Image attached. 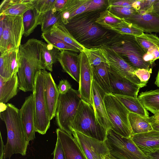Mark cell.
<instances>
[{"mask_svg": "<svg viewBox=\"0 0 159 159\" xmlns=\"http://www.w3.org/2000/svg\"><path fill=\"white\" fill-rule=\"evenodd\" d=\"M100 10L85 12L65 25L75 39L86 48H100L112 37L108 30L96 22Z\"/></svg>", "mask_w": 159, "mask_h": 159, "instance_id": "obj_1", "label": "cell"}, {"mask_svg": "<svg viewBox=\"0 0 159 159\" xmlns=\"http://www.w3.org/2000/svg\"><path fill=\"white\" fill-rule=\"evenodd\" d=\"M0 117L6 125L7 140L5 145V158L10 159L15 154L26 155L29 142L26 139L20 109L11 103L4 104Z\"/></svg>", "mask_w": 159, "mask_h": 159, "instance_id": "obj_2", "label": "cell"}, {"mask_svg": "<svg viewBox=\"0 0 159 159\" xmlns=\"http://www.w3.org/2000/svg\"><path fill=\"white\" fill-rule=\"evenodd\" d=\"M42 42L32 38L20 46L17 53L19 68L17 75L21 82L26 83L33 82L37 73L45 70L41 56Z\"/></svg>", "mask_w": 159, "mask_h": 159, "instance_id": "obj_3", "label": "cell"}, {"mask_svg": "<svg viewBox=\"0 0 159 159\" xmlns=\"http://www.w3.org/2000/svg\"><path fill=\"white\" fill-rule=\"evenodd\" d=\"M104 45L113 49L135 69H144L152 72V65L143 60V57L146 52L135 36L117 34L113 36Z\"/></svg>", "mask_w": 159, "mask_h": 159, "instance_id": "obj_4", "label": "cell"}, {"mask_svg": "<svg viewBox=\"0 0 159 159\" xmlns=\"http://www.w3.org/2000/svg\"><path fill=\"white\" fill-rule=\"evenodd\" d=\"M72 129L102 142L105 141L107 133V130L98 121L93 106L82 100L73 122Z\"/></svg>", "mask_w": 159, "mask_h": 159, "instance_id": "obj_5", "label": "cell"}, {"mask_svg": "<svg viewBox=\"0 0 159 159\" xmlns=\"http://www.w3.org/2000/svg\"><path fill=\"white\" fill-rule=\"evenodd\" d=\"M78 90L73 88L63 94H60L55 114L59 128L72 135V125L81 100Z\"/></svg>", "mask_w": 159, "mask_h": 159, "instance_id": "obj_6", "label": "cell"}, {"mask_svg": "<svg viewBox=\"0 0 159 159\" xmlns=\"http://www.w3.org/2000/svg\"><path fill=\"white\" fill-rule=\"evenodd\" d=\"M105 142L110 154L116 159H148L131 137L122 136L111 129L107 131Z\"/></svg>", "mask_w": 159, "mask_h": 159, "instance_id": "obj_7", "label": "cell"}, {"mask_svg": "<svg viewBox=\"0 0 159 159\" xmlns=\"http://www.w3.org/2000/svg\"><path fill=\"white\" fill-rule=\"evenodd\" d=\"M104 102L111 129L122 136L131 137L132 132L128 118L130 112L111 94L105 95Z\"/></svg>", "mask_w": 159, "mask_h": 159, "instance_id": "obj_8", "label": "cell"}, {"mask_svg": "<svg viewBox=\"0 0 159 159\" xmlns=\"http://www.w3.org/2000/svg\"><path fill=\"white\" fill-rule=\"evenodd\" d=\"M42 70L36 74L33 93L35 131L43 135L50 128L51 120L48 114L44 98V79Z\"/></svg>", "mask_w": 159, "mask_h": 159, "instance_id": "obj_9", "label": "cell"}, {"mask_svg": "<svg viewBox=\"0 0 159 159\" xmlns=\"http://www.w3.org/2000/svg\"><path fill=\"white\" fill-rule=\"evenodd\" d=\"M2 15L3 24V32L0 36L1 53L19 49L24 30L22 16Z\"/></svg>", "mask_w": 159, "mask_h": 159, "instance_id": "obj_10", "label": "cell"}, {"mask_svg": "<svg viewBox=\"0 0 159 159\" xmlns=\"http://www.w3.org/2000/svg\"><path fill=\"white\" fill-rule=\"evenodd\" d=\"M101 47L105 51L111 70L141 88L146 86L147 82H141L134 74L136 69L127 63L115 51L105 45Z\"/></svg>", "mask_w": 159, "mask_h": 159, "instance_id": "obj_11", "label": "cell"}, {"mask_svg": "<svg viewBox=\"0 0 159 159\" xmlns=\"http://www.w3.org/2000/svg\"><path fill=\"white\" fill-rule=\"evenodd\" d=\"M72 134L87 159H105L109 154L104 142L98 141L75 131Z\"/></svg>", "mask_w": 159, "mask_h": 159, "instance_id": "obj_12", "label": "cell"}, {"mask_svg": "<svg viewBox=\"0 0 159 159\" xmlns=\"http://www.w3.org/2000/svg\"><path fill=\"white\" fill-rule=\"evenodd\" d=\"M80 64L79 92L81 99L93 106L92 85L93 80L91 66L84 53L79 54Z\"/></svg>", "mask_w": 159, "mask_h": 159, "instance_id": "obj_13", "label": "cell"}, {"mask_svg": "<svg viewBox=\"0 0 159 159\" xmlns=\"http://www.w3.org/2000/svg\"><path fill=\"white\" fill-rule=\"evenodd\" d=\"M111 94L138 98L140 86L118 74L110 68L109 72Z\"/></svg>", "mask_w": 159, "mask_h": 159, "instance_id": "obj_14", "label": "cell"}, {"mask_svg": "<svg viewBox=\"0 0 159 159\" xmlns=\"http://www.w3.org/2000/svg\"><path fill=\"white\" fill-rule=\"evenodd\" d=\"M42 71L44 79V98L48 114L51 120L55 116L60 93L51 73L45 70Z\"/></svg>", "mask_w": 159, "mask_h": 159, "instance_id": "obj_15", "label": "cell"}, {"mask_svg": "<svg viewBox=\"0 0 159 159\" xmlns=\"http://www.w3.org/2000/svg\"><path fill=\"white\" fill-rule=\"evenodd\" d=\"M106 94L96 82L93 80L92 96L95 116L99 124L107 131L111 129V125L107 115L104 102V97Z\"/></svg>", "mask_w": 159, "mask_h": 159, "instance_id": "obj_16", "label": "cell"}, {"mask_svg": "<svg viewBox=\"0 0 159 159\" xmlns=\"http://www.w3.org/2000/svg\"><path fill=\"white\" fill-rule=\"evenodd\" d=\"M21 118L26 140L29 142L35 138L34 99L33 93L26 98L20 109Z\"/></svg>", "mask_w": 159, "mask_h": 159, "instance_id": "obj_17", "label": "cell"}, {"mask_svg": "<svg viewBox=\"0 0 159 159\" xmlns=\"http://www.w3.org/2000/svg\"><path fill=\"white\" fill-rule=\"evenodd\" d=\"M125 19L144 32H159V16L153 10L146 13L137 12Z\"/></svg>", "mask_w": 159, "mask_h": 159, "instance_id": "obj_18", "label": "cell"}, {"mask_svg": "<svg viewBox=\"0 0 159 159\" xmlns=\"http://www.w3.org/2000/svg\"><path fill=\"white\" fill-rule=\"evenodd\" d=\"M131 138L146 156L159 150V131L154 129L148 132L132 134Z\"/></svg>", "mask_w": 159, "mask_h": 159, "instance_id": "obj_19", "label": "cell"}, {"mask_svg": "<svg viewBox=\"0 0 159 159\" xmlns=\"http://www.w3.org/2000/svg\"><path fill=\"white\" fill-rule=\"evenodd\" d=\"M58 61L62 71L68 74L79 83L80 64L79 54L77 52L66 50H60Z\"/></svg>", "mask_w": 159, "mask_h": 159, "instance_id": "obj_20", "label": "cell"}, {"mask_svg": "<svg viewBox=\"0 0 159 159\" xmlns=\"http://www.w3.org/2000/svg\"><path fill=\"white\" fill-rule=\"evenodd\" d=\"M57 137L62 146L65 159H87L80 147L72 135L59 128L57 129Z\"/></svg>", "mask_w": 159, "mask_h": 159, "instance_id": "obj_21", "label": "cell"}, {"mask_svg": "<svg viewBox=\"0 0 159 159\" xmlns=\"http://www.w3.org/2000/svg\"><path fill=\"white\" fill-rule=\"evenodd\" d=\"M18 50H11L1 53L0 76L8 79L14 74L17 73L19 68Z\"/></svg>", "mask_w": 159, "mask_h": 159, "instance_id": "obj_22", "label": "cell"}, {"mask_svg": "<svg viewBox=\"0 0 159 159\" xmlns=\"http://www.w3.org/2000/svg\"><path fill=\"white\" fill-rule=\"evenodd\" d=\"M32 8V0H4L0 4V15L22 16Z\"/></svg>", "mask_w": 159, "mask_h": 159, "instance_id": "obj_23", "label": "cell"}, {"mask_svg": "<svg viewBox=\"0 0 159 159\" xmlns=\"http://www.w3.org/2000/svg\"><path fill=\"white\" fill-rule=\"evenodd\" d=\"M91 0H68L61 11L62 21L65 25L74 17L85 12Z\"/></svg>", "mask_w": 159, "mask_h": 159, "instance_id": "obj_24", "label": "cell"}, {"mask_svg": "<svg viewBox=\"0 0 159 159\" xmlns=\"http://www.w3.org/2000/svg\"><path fill=\"white\" fill-rule=\"evenodd\" d=\"M18 80L17 73L8 79L0 76V103L6 104L17 93Z\"/></svg>", "mask_w": 159, "mask_h": 159, "instance_id": "obj_25", "label": "cell"}, {"mask_svg": "<svg viewBox=\"0 0 159 159\" xmlns=\"http://www.w3.org/2000/svg\"><path fill=\"white\" fill-rule=\"evenodd\" d=\"M91 67L93 80L106 94H111L109 75L110 69L109 65L102 62L97 66H91Z\"/></svg>", "mask_w": 159, "mask_h": 159, "instance_id": "obj_26", "label": "cell"}, {"mask_svg": "<svg viewBox=\"0 0 159 159\" xmlns=\"http://www.w3.org/2000/svg\"><path fill=\"white\" fill-rule=\"evenodd\" d=\"M41 51L42 62L45 69L52 71L53 64L58 61L60 50L43 42Z\"/></svg>", "mask_w": 159, "mask_h": 159, "instance_id": "obj_27", "label": "cell"}, {"mask_svg": "<svg viewBox=\"0 0 159 159\" xmlns=\"http://www.w3.org/2000/svg\"><path fill=\"white\" fill-rule=\"evenodd\" d=\"M39 22L42 31L48 32L56 25L62 23L61 12L57 11L54 8L40 13Z\"/></svg>", "mask_w": 159, "mask_h": 159, "instance_id": "obj_28", "label": "cell"}, {"mask_svg": "<svg viewBox=\"0 0 159 159\" xmlns=\"http://www.w3.org/2000/svg\"><path fill=\"white\" fill-rule=\"evenodd\" d=\"M138 98L147 110L153 114L159 111V89L142 92Z\"/></svg>", "mask_w": 159, "mask_h": 159, "instance_id": "obj_29", "label": "cell"}, {"mask_svg": "<svg viewBox=\"0 0 159 159\" xmlns=\"http://www.w3.org/2000/svg\"><path fill=\"white\" fill-rule=\"evenodd\" d=\"M131 112L144 117H148L149 113L138 98L120 95H114Z\"/></svg>", "mask_w": 159, "mask_h": 159, "instance_id": "obj_30", "label": "cell"}, {"mask_svg": "<svg viewBox=\"0 0 159 159\" xmlns=\"http://www.w3.org/2000/svg\"><path fill=\"white\" fill-rule=\"evenodd\" d=\"M47 32L75 47L80 52L85 48L75 39L63 23L56 25L49 32Z\"/></svg>", "mask_w": 159, "mask_h": 159, "instance_id": "obj_31", "label": "cell"}, {"mask_svg": "<svg viewBox=\"0 0 159 159\" xmlns=\"http://www.w3.org/2000/svg\"><path fill=\"white\" fill-rule=\"evenodd\" d=\"M40 14L35 8H32L23 14L22 18L24 36L27 37L29 36L34 32L37 25H39Z\"/></svg>", "mask_w": 159, "mask_h": 159, "instance_id": "obj_32", "label": "cell"}, {"mask_svg": "<svg viewBox=\"0 0 159 159\" xmlns=\"http://www.w3.org/2000/svg\"><path fill=\"white\" fill-rule=\"evenodd\" d=\"M128 118L132 134L144 133L153 129L151 124L146 120L145 117L130 112Z\"/></svg>", "mask_w": 159, "mask_h": 159, "instance_id": "obj_33", "label": "cell"}, {"mask_svg": "<svg viewBox=\"0 0 159 159\" xmlns=\"http://www.w3.org/2000/svg\"><path fill=\"white\" fill-rule=\"evenodd\" d=\"M123 20L106 9L100 12L96 22L103 28L111 30L112 27L121 23Z\"/></svg>", "mask_w": 159, "mask_h": 159, "instance_id": "obj_34", "label": "cell"}, {"mask_svg": "<svg viewBox=\"0 0 159 159\" xmlns=\"http://www.w3.org/2000/svg\"><path fill=\"white\" fill-rule=\"evenodd\" d=\"M82 51L85 54L91 66H97L102 62L109 64L105 51L101 47L90 48L85 47Z\"/></svg>", "mask_w": 159, "mask_h": 159, "instance_id": "obj_35", "label": "cell"}, {"mask_svg": "<svg viewBox=\"0 0 159 159\" xmlns=\"http://www.w3.org/2000/svg\"><path fill=\"white\" fill-rule=\"evenodd\" d=\"M111 30L118 34L130 35L135 36H139L144 33L143 30L124 19L121 23L112 27Z\"/></svg>", "mask_w": 159, "mask_h": 159, "instance_id": "obj_36", "label": "cell"}, {"mask_svg": "<svg viewBox=\"0 0 159 159\" xmlns=\"http://www.w3.org/2000/svg\"><path fill=\"white\" fill-rule=\"evenodd\" d=\"M41 37L47 42L48 44L52 45L60 50H68L77 53H80V52L75 47L51 35L48 32H42Z\"/></svg>", "mask_w": 159, "mask_h": 159, "instance_id": "obj_37", "label": "cell"}, {"mask_svg": "<svg viewBox=\"0 0 159 159\" xmlns=\"http://www.w3.org/2000/svg\"><path fill=\"white\" fill-rule=\"evenodd\" d=\"M135 37L146 53L151 48L154 47L159 48V37L155 34L143 33L141 35Z\"/></svg>", "mask_w": 159, "mask_h": 159, "instance_id": "obj_38", "label": "cell"}, {"mask_svg": "<svg viewBox=\"0 0 159 159\" xmlns=\"http://www.w3.org/2000/svg\"><path fill=\"white\" fill-rule=\"evenodd\" d=\"M55 0H32L34 8L42 13L54 8Z\"/></svg>", "mask_w": 159, "mask_h": 159, "instance_id": "obj_39", "label": "cell"}, {"mask_svg": "<svg viewBox=\"0 0 159 159\" xmlns=\"http://www.w3.org/2000/svg\"><path fill=\"white\" fill-rule=\"evenodd\" d=\"M106 9L118 17L124 19L137 12L134 9H128L120 7L107 6Z\"/></svg>", "mask_w": 159, "mask_h": 159, "instance_id": "obj_40", "label": "cell"}, {"mask_svg": "<svg viewBox=\"0 0 159 159\" xmlns=\"http://www.w3.org/2000/svg\"><path fill=\"white\" fill-rule=\"evenodd\" d=\"M159 58V48L154 47L149 48L143 57V60L146 62L153 65L155 61Z\"/></svg>", "mask_w": 159, "mask_h": 159, "instance_id": "obj_41", "label": "cell"}, {"mask_svg": "<svg viewBox=\"0 0 159 159\" xmlns=\"http://www.w3.org/2000/svg\"><path fill=\"white\" fill-rule=\"evenodd\" d=\"M134 1V0H107V6L120 7L128 9H134L132 5Z\"/></svg>", "mask_w": 159, "mask_h": 159, "instance_id": "obj_42", "label": "cell"}, {"mask_svg": "<svg viewBox=\"0 0 159 159\" xmlns=\"http://www.w3.org/2000/svg\"><path fill=\"white\" fill-rule=\"evenodd\" d=\"M107 4V0H91L90 4L85 12L101 10Z\"/></svg>", "mask_w": 159, "mask_h": 159, "instance_id": "obj_43", "label": "cell"}, {"mask_svg": "<svg viewBox=\"0 0 159 159\" xmlns=\"http://www.w3.org/2000/svg\"><path fill=\"white\" fill-rule=\"evenodd\" d=\"M156 0H141L139 13H146L152 11L153 10V5Z\"/></svg>", "mask_w": 159, "mask_h": 159, "instance_id": "obj_44", "label": "cell"}, {"mask_svg": "<svg viewBox=\"0 0 159 159\" xmlns=\"http://www.w3.org/2000/svg\"><path fill=\"white\" fill-rule=\"evenodd\" d=\"M53 159H65V154L61 143L57 137L55 147L52 153Z\"/></svg>", "mask_w": 159, "mask_h": 159, "instance_id": "obj_45", "label": "cell"}, {"mask_svg": "<svg viewBox=\"0 0 159 159\" xmlns=\"http://www.w3.org/2000/svg\"><path fill=\"white\" fill-rule=\"evenodd\" d=\"M152 73L147 69H135L134 74L141 82L148 83L150 77V73Z\"/></svg>", "mask_w": 159, "mask_h": 159, "instance_id": "obj_46", "label": "cell"}, {"mask_svg": "<svg viewBox=\"0 0 159 159\" xmlns=\"http://www.w3.org/2000/svg\"><path fill=\"white\" fill-rule=\"evenodd\" d=\"M57 86L59 93L60 94L66 93L72 88L70 83L66 79L60 80Z\"/></svg>", "mask_w": 159, "mask_h": 159, "instance_id": "obj_47", "label": "cell"}, {"mask_svg": "<svg viewBox=\"0 0 159 159\" xmlns=\"http://www.w3.org/2000/svg\"><path fill=\"white\" fill-rule=\"evenodd\" d=\"M67 1L68 0H55L54 3V8L57 11L61 12Z\"/></svg>", "mask_w": 159, "mask_h": 159, "instance_id": "obj_48", "label": "cell"}, {"mask_svg": "<svg viewBox=\"0 0 159 159\" xmlns=\"http://www.w3.org/2000/svg\"><path fill=\"white\" fill-rule=\"evenodd\" d=\"M146 120L150 124H159V111L151 116L145 117Z\"/></svg>", "mask_w": 159, "mask_h": 159, "instance_id": "obj_49", "label": "cell"}, {"mask_svg": "<svg viewBox=\"0 0 159 159\" xmlns=\"http://www.w3.org/2000/svg\"><path fill=\"white\" fill-rule=\"evenodd\" d=\"M0 138H1V142H0V159H5V158L4 156V147L5 145L4 144L2 140V137L1 134L0 133Z\"/></svg>", "mask_w": 159, "mask_h": 159, "instance_id": "obj_50", "label": "cell"}, {"mask_svg": "<svg viewBox=\"0 0 159 159\" xmlns=\"http://www.w3.org/2000/svg\"><path fill=\"white\" fill-rule=\"evenodd\" d=\"M148 159H159V150L146 155Z\"/></svg>", "mask_w": 159, "mask_h": 159, "instance_id": "obj_51", "label": "cell"}, {"mask_svg": "<svg viewBox=\"0 0 159 159\" xmlns=\"http://www.w3.org/2000/svg\"><path fill=\"white\" fill-rule=\"evenodd\" d=\"M153 10L159 16V0H156L153 5Z\"/></svg>", "mask_w": 159, "mask_h": 159, "instance_id": "obj_52", "label": "cell"}, {"mask_svg": "<svg viewBox=\"0 0 159 159\" xmlns=\"http://www.w3.org/2000/svg\"><path fill=\"white\" fill-rule=\"evenodd\" d=\"M154 83L157 87H159V69Z\"/></svg>", "mask_w": 159, "mask_h": 159, "instance_id": "obj_53", "label": "cell"}, {"mask_svg": "<svg viewBox=\"0 0 159 159\" xmlns=\"http://www.w3.org/2000/svg\"><path fill=\"white\" fill-rule=\"evenodd\" d=\"M153 129L159 131V124H151Z\"/></svg>", "mask_w": 159, "mask_h": 159, "instance_id": "obj_54", "label": "cell"}, {"mask_svg": "<svg viewBox=\"0 0 159 159\" xmlns=\"http://www.w3.org/2000/svg\"><path fill=\"white\" fill-rule=\"evenodd\" d=\"M110 159H116L111 155L110 154L107 156Z\"/></svg>", "mask_w": 159, "mask_h": 159, "instance_id": "obj_55", "label": "cell"}, {"mask_svg": "<svg viewBox=\"0 0 159 159\" xmlns=\"http://www.w3.org/2000/svg\"><path fill=\"white\" fill-rule=\"evenodd\" d=\"M105 159H110L107 156L105 157Z\"/></svg>", "mask_w": 159, "mask_h": 159, "instance_id": "obj_56", "label": "cell"}]
</instances>
